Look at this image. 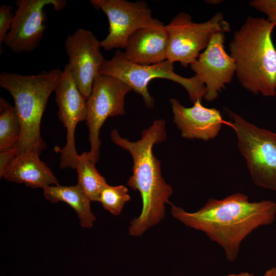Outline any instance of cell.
Instances as JSON below:
<instances>
[{
  "mask_svg": "<svg viewBox=\"0 0 276 276\" xmlns=\"http://www.w3.org/2000/svg\"><path fill=\"white\" fill-rule=\"evenodd\" d=\"M170 204L174 218L204 233L223 249L229 262L237 259L242 242L249 235L259 227L270 225L276 217V202L269 200L251 202L241 193L221 199L210 198L194 212Z\"/></svg>",
  "mask_w": 276,
  "mask_h": 276,
  "instance_id": "1",
  "label": "cell"
},
{
  "mask_svg": "<svg viewBox=\"0 0 276 276\" xmlns=\"http://www.w3.org/2000/svg\"><path fill=\"white\" fill-rule=\"evenodd\" d=\"M166 137V122L162 119L154 121L135 142L121 137L116 129L111 131L112 141L131 155L132 174L127 185L139 191L142 199L141 214L131 221L128 228L131 236L140 237L158 223L165 216V204L171 203L169 199L172 188L162 177L160 162L153 153L154 145L162 142Z\"/></svg>",
  "mask_w": 276,
  "mask_h": 276,
  "instance_id": "2",
  "label": "cell"
},
{
  "mask_svg": "<svg viewBox=\"0 0 276 276\" xmlns=\"http://www.w3.org/2000/svg\"><path fill=\"white\" fill-rule=\"evenodd\" d=\"M275 27L266 18L249 16L229 44L238 81L255 95H276V48L272 39Z\"/></svg>",
  "mask_w": 276,
  "mask_h": 276,
  "instance_id": "3",
  "label": "cell"
},
{
  "mask_svg": "<svg viewBox=\"0 0 276 276\" xmlns=\"http://www.w3.org/2000/svg\"><path fill=\"white\" fill-rule=\"evenodd\" d=\"M62 71L54 68L36 75L2 72L0 85L12 96L19 116L21 133L17 155L33 152L40 154L46 148L40 131L48 99L55 91Z\"/></svg>",
  "mask_w": 276,
  "mask_h": 276,
  "instance_id": "4",
  "label": "cell"
},
{
  "mask_svg": "<svg viewBox=\"0 0 276 276\" xmlns=\"http://www.w3.org/2000/svg\"><path fill=\"white\" fill-rule=\"evenodd\" d=\"M101 74L116 78L128 85L134 92L141 95L145 105L152 108L155 100L149 93L148 85L155 78L166 79L178 83L188 92L193 103L202 100L206 93L204 84L197 76L186 78L174 72L173 63L166 60L159 63L141 65L128 60L123 52L116 51L109 60H106Z\"/></svg>",
  "mask_w": 276,
  "mask_h": 276,
  "instance_id": "5",
  "label": "cell"
},
{
  "mask_svg": "<svg viewBox=\"0 0 276 276\" xmlns=\"http://www.w3.org/2000/svg\"><path fill=\"white\" fill-rule=\"evenodd\" d=\"M235 131L237 147L257 186L276 192V133L260 128L225 108Z\"/></svg>",
  "mask_w": 276,
  "mask_h": 276,
  "instance_id": "6",
  "label": "cell"
},
{
  "mask_svg": "<svg viewBox=\"0 0 276 276\" xmlns=\"http://www.w3.org/2000/svg\"><path fill=\"white\" fill-rule=\"evenodd\" d=\"M168 34L167 60L179 62L184 67L194 63L208 45L216 32L230 31L231 26L222 13L208 20L194 22L190 14L181 12L165 26Z\"/></svg>",
  "mask_w": 276,
  "mask_h": 276,
  "instance_id": "7",
  "label": "cell"
},
{
  "mask_svg": "<svg viewBox=\"0 0 276 276\" xmlns=\"http://www.w3.org/2000/svg\"><path fill=\"white\" fill-rule=\"evenodd\" d=\"M132 90L126 83L108 75L100 74L95 79L87 99L86 124L89 131V154L98 162L100 156V129L106 120L125 113V98Z\"/></svg>",
  "mask_w": 276,
  "mask_h": 276,
  "instance_id": "8",
  "label": "cell"
},
{
  "mask_svg": "<svg viewBox=\"0 0 276 276\" xmlns=\"http://www.w3.org/2000/svg\"><path fill=\"white\" fill-rule=\"evenodd\" d=\"M97 10H102L109 22V32L100 41L106 51L124 49L128 38L139 29L155 25L160 21L152 16V11L142 1L90 0Z\"/></svg>",
  "mask_w": 276,
  "mask_h": 276,
  "instance_id": "9",
  "label": "cell"
},
{
  "mask_svg": "<svg viewBox=\"0 0 276 276\" xmlns=\"http://www.w3.org/2000/svg\"><path fill=\"white\" fill-rule=\"evenodd\" d=\"M54 91L58 117L66 130L65 146L62 148L56 146L54 150L60 153L62 169H75L79 155L75 147V129L79 122L86 121L87 99L81 93L68 64L62 71Z\"/></svg>",
  "mask_w": 276,
  "mask_h": 276,
  "instance_id": "10",
  "label": "cell"
},
{
  "mask_svg": "<svg viewBox=\"0 0 276 276\" xmlns=\"http://www.w3.org/2000/svg\"><path fill=\"white\" fill-rule=\"evenodd\" d=\"M64 0H17V8L10 29L4 43L13 52H31L40 44L46 29L45 6L55 11L63 9Z\"/></svg>",
  "mask_w": 276,
  "mask_h": 276,
  "instance_id": "11",
  "label": "cell"
},
{
  "mask_svg": "<svg viewBox=\"0 0 276 276\" xmlns=\"http://www.w3.org/2000/svg\"><path fill=\"white\" fill-rule=\"evenodd\" d=\"M65 48L69 60L67 64L87 99L106 60L100 51V41L90 31L79 29L67 37Z\"/></svg>",
  "mask_w": 276,
  "mask_h": 276,
  "instance_id": "12",
  "label": "cell"
},
{
  "mask_svg": "<svg viewBox=\"0 0 276 276\" xmlns=\"http://www.w3.org/2000/svg\"><path fill=\"white\" fill-rule=\"evenodd\" d=\"M225 40L224 33H214L207 47L190 65L205 87L206 101L215 100L236 74L235 61L225 50Z\"/></svg>",
  "mask_w": 276,
  "mask_h": 276,
  "instance_id": "13",
  "label": "cell"
},
{
  "mask_svg": "<svg viewBox=\"0 0 276 276\" xmlns=\"http://www.w3.org/2000/svg\"><path fill=\"white\" fill-rule=\"evenodd\" d=\"M169 101L174 122L183 138L208 141L215 138L222 125L227 124L219 110L203 106L201 100H197L190 107H185L175 98Z\"/></svg>",
  "mask_w": 276,
  "mask_h": 276,
  "instance_id": "14",
  "label": "cell"
},
{
  "mask_svg": "<svg viewBox=\"0 0 276 276\" xmlns=\"http://www.w3.org/2000/svg\"><path fill=\"white\" fill-rule=\"evenodd\" d=\"M168 34L163 22L141 28L128 39L123 54L133 63L151 65L167 60Z\"/></svg>",
  "mask_w": 276,
  "mask_h": 276,
  "instance_id": "15",
  "label": "cell"
},
{
  "mask_svg": "<svg viewBox=\"0 0 276 276\" xmlns=\"http://www.w3.org/2000/svg\"><path fill=\"white\" fill-rule=\"evenodd\" d=\"M0 177L32 188L59 185L50 168L40 160L39 154L33 152L16 155Z\"/></svg>",
  "mask_w": 276,
  "mask_h": 276,
  "instance_id": "16",
  "label": "cell"
},
{
  "mask_svg": "<svg viewBox=\"0 0 276 276\" xmlns=\"http://www.w3.org/2000/svg\"><path fill=\"white\" fill-rule=\"evenodd\" d=\"M45 198L52 203L63 201L77 213L80 224L83 228L93 226L96 217L90 209V201L78 185L73 186L53 185L43 189Z\"/></svg>",
  "mask_w": 276,
  "mask_h": 276,
  "instance_id": "17",
  "label": "cell"
},
{
  "mask_svg": "<svg viewBox=\"0 0 276 276\" xmlns=\"http://www.w3.org/2000/svg\"><path fill=\"white\" fill-rule=\"evenodd\" d=\"M96 162L89 152L78 155L75 169L78 185L90 201H99L101 192L107 184L96 168Z\"/></svg>",
  "mask_w": 276,
  "mask_h": 276,
  "instance_id": "18",
  "label": "cell"
},
{
  "mask_svg": "<svg viewBox=\"0 0 276 276\" xmlns=\"http://www.w3.org/2000/svg\"><path fill=\"white\" fill-rule=\"evenodd\" d=\"M21 133L20 121L15 107L0 97V151L17 148Z\"/></svg>",
  "mask_w": 276,
  "mask_h": 276,
  "instance_id": "19",
  "label": "cell"
},
{
  "mask_svg": "<svg viewBox=\"0 0 276 276\" xmlns=\"http://www.w3.org/2000/svg\"><path fill=\"white\" fill-rule=\"evenodd\" d=\"M127 188L124 185L107 184L102 190L99 201L104 209L114 216L120 215L125 203L130 200Z\"/></svg>",
  "mask_w": 276,
  "mask_h": 276,
  "instance_id": "20",
  "label": "cell"
},
{
  "mask_svg": "<svg viewBox=\"0 0 276 276\" xmlns=\"http://www.w3.org/2000/svg\"><path fill=\"white\" fill-rule=\"evenodd\" d=\"M12 10V6L5 4L0 6V53L2 52V45L13 20L14 14Z\"/></svg>",
  "mask_w": 276,
  "mask_h": 276,
  "instance_id": "21",
  "label": "cell"
},
{
  "mask_svg": "<svg viewBox=\"0 0 276 276\" xmlns=\"http://www.w3.org/2000/svg\"><path fill=\"white\" fill-rule=\"evenodd\" d=\"M249 6L266 15V19L276 25V0H252Z\"/></svg>",
  "mask_w": 276,
  "mask_h": 276,
  "instance_id": "22",
  "label": "cell"
},
{
  "mask_svg": "<svg viewBox=\"0 0 276 276\" xmlns=\"http://www.w3.org/2000/svg\"><path fill=\"white\" fill-rule=\"evenodd\" d=\"M0 176L4 173L10 164L16 157L17 148L0 151Z\"/></svg>",
  "mask_w": 276,
  "mask_h": 276,
  "instance_id": "23",
  "label": "cell"
},
{
  "mask_svg": "<svg viewBox=\"0 0 276 276\" xmlns=\"http://www.w3.org/2000/svg\"><path fill=\"white\" fill-rule=\"evenodd\" d=\"M263 276H276V267H272L266 271Z\"/></svg>",
  "mask_w": 276,
  "mask_h": 276,
  "instance_id": "24",
  "label": "cell"
},
{
  "mask_svg": "<svg viewBox=\"0 0 276 276\" xmlns=\"http://www.w3.org/2000/svg\"><path fill=\"white\" fill-rule=\"evenodd\" d=\"M226 276H255L253 273L248 272H241L238 273H229Z\"/></svg>",
  "mask_w": 276,
  "mask_h": 276,
  "instance_id": "25",
  "label": "cell"
}]
</instances>
